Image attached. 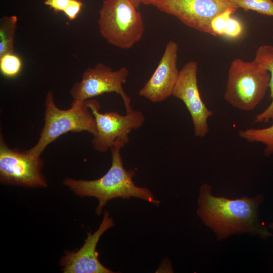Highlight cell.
<instances>
[{
    "label": "cell",
    "mask_w": 273,
    "mask_h": 273,
    "mask_svg": "<svg viewBox=\"0 0 273 273\" xmlns=\"http://www.w3.org/2000/svg\"><path fill=\"white\" fill-rule=\"evenodd\" d=\"M150 0H145L144 2V3L143 4H145V5H146L147 3Z\"/></svg>",
    "instance_id": "cb8c5ba5"
},
{
    "label": "cell",
    "mask_w": 273,
    "mask_h": 273,
    "mask_svg": "<svg viewBox=\"0 0 273 273\" xmlns=\"http://www.w3.org/2000/svg\"><path fill=\"white\" fill-rule=\"evenodd\" d=\"M146 5L176 17L189 27L212 35L213 19L228 9H237L228 0H150Z\"/></svg>",
    "instance_id": "9c48e42d"
},
{
    "label": "cell",
    "mask_w": 273,
    "mask_h": 273,
    "mask_svg": "<svg viewBox=\"0 0 273 273\" xmlns=\"http://www.w3.org/2000/svg\"><path fill=\"white\" fill-rule=\"evenodd\" d=\"M243 31V27L241 23L231 16L227 22L223 36L230 38H237L242 35Z\"/></svg>",
    "instance_id": "d6986e66"
},
{
    "label": "cell",
    "mask_w": 273,
    "mask_h": 273,
    "mask_svg": "<svg viewBox=\"0 0 273 273\" xmlns=\"http://www.w3.org/2000/svg\"><path fill=\"white\" fill-rule=\"evenodd\" d=\"M137 8L139 9L141 4H143L145 0H131Z\"/></svg>",
    "instance_id": "7402d4cb"
},
{
    "label": "cell",
    "mask_w": 273,
    "mask_h": 273,
    "mask_svg": "<svg viewBox=\"0 0 273 273\" xmlns=\"http://www.w3.org/2000/svg\"><path fill=\"white\" fill-rule=\"evenodd\" d=\"M273 121V117L271 118ZM240 138L249 143H261L265 146L264 154L269 156L273 154V123L264 128H248L239 132Z\"/></svg>",
    "instance_id": "9a60e30c"
},
{
    "label": "cell",
    "mask_w": 273,
    "mask_h": 273,
    "mask_svg": "<svg viewBox=\"0 0 273 273\" xmlns=\"http://www.w3.org/2000/svg\"><path fill=\"white\" fill-rule=\"evenodd\" d=\"M178 46L169 41L155 71L139 90L140 97L153 103L161 102L172 96L179 71L177 63Z\"/></svg>",
    "instance_id": "7c38bea8"
},
{
    "label": "cell",
    "mask_w": 273,
    "mask_h": 273,
    "mask_svg": "<svg viewBox=\"0 0 273 273\" xmlns=\"http://www.w3.org/2000/svg\"><path fill=\"white\" fill-rule=\"evenodd\" d=\"M22 66L20 58L14 53L7 54L0 57V70L5 76L13 77L17 76Z\"/></svg>",
    "instance_id": "e0dca14e"
},
{
    "label": "cell",
    "mask_w": 273,
    "mask_h": 273,
    "mask_svg": "<svg viewBox=\"0 0 273 273\" xmlns=\"http://www.w3.org/2000/svg\"><path fill=\"white\" fill-rule=\"evenodd\" d=\"M83 6V4L81 1L71 0L63 12L68 19L73 20L76 19Z\"/></svg>",
    "instance_id": "ffe728a7"
},
{
    "label": "cell",
    "mask_w": 273,
    "mask_h": 273,
    "mask_svg": "<svg viewBox=\"0 0 273 273\" xmlns=\"http://www.w3.org/2000/svg\"><path fill=\"white\" fill-rule=\"evenodd\" d=\"M86 103L95 117L97 129L92 144L94 149L100 153L111 149L118 139L127 144L129 133L142 127L145 121V116L139 110H133L124 115L113 111L103 113L97 100L90 99Z\"/></svg>",
    "instance_id": "52a82bcc"
},
{
    "label": "cell",
    "mask_w": 273,
    "mask_h": 273,
    "mask_svg": "<svg viewBox=\"0 0 273 273\" xmlns=\"http://www.w3.org/2000/svg\"><path fill=\"white\" fill-rule=\"evenodd\" d=\"M98 22L102 36L121 49L132 48L145 31L142 15L131 0H104Z\"/></svg>",
    "instance_id": "277c9868"
},
{
    "label": "cell",
    "mask_w": 273,
    "mask_h": 273,
    "mask_svg": "<svg viewBox=\"0 0 273 273\" xmlns=\"http://www.w3.org/2000/svg\"><path fill=\"white\" fill-rule=\"evenodd\" d=\"M43 162L28 150L9 147L0 133V182L32 188L48 186L42 169Z\"/></svg>",
    "instance_id": "8992f818"
},
{
    "label": "cell",
    "mask_w": 273,
    "mask_h": 273,
    "mask_svg": "<svg viewBox=\"0 0 273 273\" xmlns=\"http://www.w3.org/2000/svg\"><path fill=\"white\" fill-rule=\"evenodd\" d=\"M18 22L15 15L5 16L0 21V57L14 53V42Z\"/></svg>",
    "instance_id": "5bb4252c"
},
{
    "label": "cell",
    "mask_w": 273,
    "mask_h": 273,
    "mask_svg": "<svg viewBox=\"0 0 273 273\" xmlns=\"http://www.w3.org/2000/svg\"><path fill=\"white\" fill-rule=\"evenodd\" d=\"M44 123L37 143L27 150L32 155L40 157L46 147L62 134L69 132L87 131L93 136L97 129L95 117L86 101L73 100L66 110L57 107L54 94L49 91L45 98Z\"/></svg>",
    "instance_id": "3957f363"
},
{
    "label": "cell",
    "mask_w": 273,
    "mask_h": 273,
    "mask_svg": "<svg viewBox=\"0 0 273 273\" xmlns=\"http://www.w3.org/2000/svg\"><path fill=\"white\" fill-rule=\"evenodd\" d=\"M268 227L269 228H271V229H273V222L270 223L269 224Z\"/></svg>",
    "instance_id": "603a6c76"
},
{
    "label": "cell",
    "mask_w": 273,
    "mask_h": 273,
    "mask_svg": "<svg viewBox=\"0 0 273 273\" xmlns=\"http://www.w3.org/2000/svg\"><path fill=\"white\" fill-rule=\"evenodd\" d=\"M129 72L125 67L114 70L102 63L88 68L82 75L81 80L75 83L70 90L73 100L85 101L105 93H115L120 95L123 101L126 113L133 110L131 99L123 88Z\"/></svg>",
    "instance_id": "ba28073f"
},
{
    "label": "cell",
    "mask_w": 273,
    "mask_h": 273,
    "mask_svg": "<svg viewBox=\"0 0 273 273\" xmlns=\"http://www.w3.org/2000/svg\"><path fill=\"white\" fill-rule=\"evenodd\" d=\"M71 0H45L44 4L55 12H64Z\"/></svg>",
    "instance_id": "44dd1931"
},
{
    "label": "cell",
    "mask_w": 273,
    "mask_h": 273,
    "mask_svg": "<svg viewBox=\"0 0 273 273\" xmlns=\"http://www.w3.org/2000/svg\"><path fill=\"white\" fill-rule=\"evenodd\" d=\"M234 7L245 11H253L258 13L273 17L272 0H228Z\"/></svg>",
    "instance_id": "2e32d148"
},
{
    "label": "cell",
    "mask_w": 273,
    "mask_h": 273,
    "mask_svg": "<svg viewBox=\"0 0 273 273\" xmlns=\"http://www.w3.org/2000/svg\"><path fill=\"white\" fill-rule=\"evenodd\" d=\"M269 80V72L254 59H235L229 69L224 99L235 108L251 111L264 97Z\"/></svg>",
    "instance_id": "5b68a950"
},
{
    "label": "cell",
    "mask_w": 273,
    "mask_h": 273,
    "mask_svg": "<svg viewBox=\"0 0 273 273\" xmlns=\"http://www.w3.org/2000/svg\"><path fill=\"white\" fill-rule=\"evenodd\" d=\"M198 63L190 61L179 71L172 96L180 100L190 114L196 136H206L209 131L208 119L213 112L203 102L197 81Z\"/></svg>",
    "instance_id": "30bf717a"
},
{
    "label": "cell",
    "mask_w": 273,
    "mask_h": 273,
    "mask_svg": "<svg viewBox=\"0 0 273 273\" xmlns=\"http://www.w3.org/2000/svg\"><path fill=\"white\" fill-rule=\"evenodd\" d=\"M263 200L262 194L235 199L215 196L211 186L204 184L199 190L197 214L218 241L244 234L265 239L273 235L259 220L258 208Z\"/></svg>",
    "instance_id": "6da1fadb"
},
{
    "label": "cell",
    "mask_w": 273,
    "mask_h": 273,
    "mask_svg": "<svg viewBox=\"0 0 273 273\" xmlns=\"http://www.w3.org/2000/svg\"><path fill=\"white\" fill-rule=\"evenodd\" d=\"M126 143L117 139L111 148V165L108 171L101 177L91 180H76L67 177L63 184L76 195L81 197H94L99 202L96 213L100 215L103 207L114 198H140L157 205L160 201L155 199L149 189L136 186L132 180L135 171L127 170L123 166L120 153L121 148Z\"/></svg>",
    "instance_id": "7a4b0ae2"
},
{
    "label": "cell",
    "mask_w": 273,
    "mask_h": 273,
    "mask_svg": "<svg viewBox=\"0 0 273 273\" xmlns=\"http://www.w3.org/2000/svg\"><path fill=\"white\" fill-rule=\"evenodd\" d=\"M237 9L230 8L215 17L211 21V27L214 36H223L227 22Z\"/></svg>",
    "instance_id": "ac0fdd59"
},
{
    "label": "cell",
    "mask_w": 273,
    "mask_h": 273,
    "mask_svg": "<svg viewBox=\"0 0 273 273\" xmlns=\"http://www.w3.org/2000/svg\"><path fill=\"white\" fill-rule=\"evenodd\" d=\"M254 59L270 73L269 88L271 101L265 109L255 116L253 123L268 122L273 117V46L263 45L259 47Z\"/></svg>",
    "instance_id": "4fadbf2b"
},
{
    "label": "cell",
    "mask_w": 273,
    "mask_h": 273,
    "mask_svg": "<svg viewBox=\"0 0 273 273\" xmlns=\"http://www.w3.org/2000/svg\"><path fill=\"white\" fill-rule=\"evenodd\" d=\"M115 225L109 213L105 211L99 229L93 234L89 232L83 245L76 251H65L60 265L63 273H112L115 272L104 266L98 259L96 251L101 236Z\"/></svg>",
    "instance_id": "8fae6325"
}]
</instances>
